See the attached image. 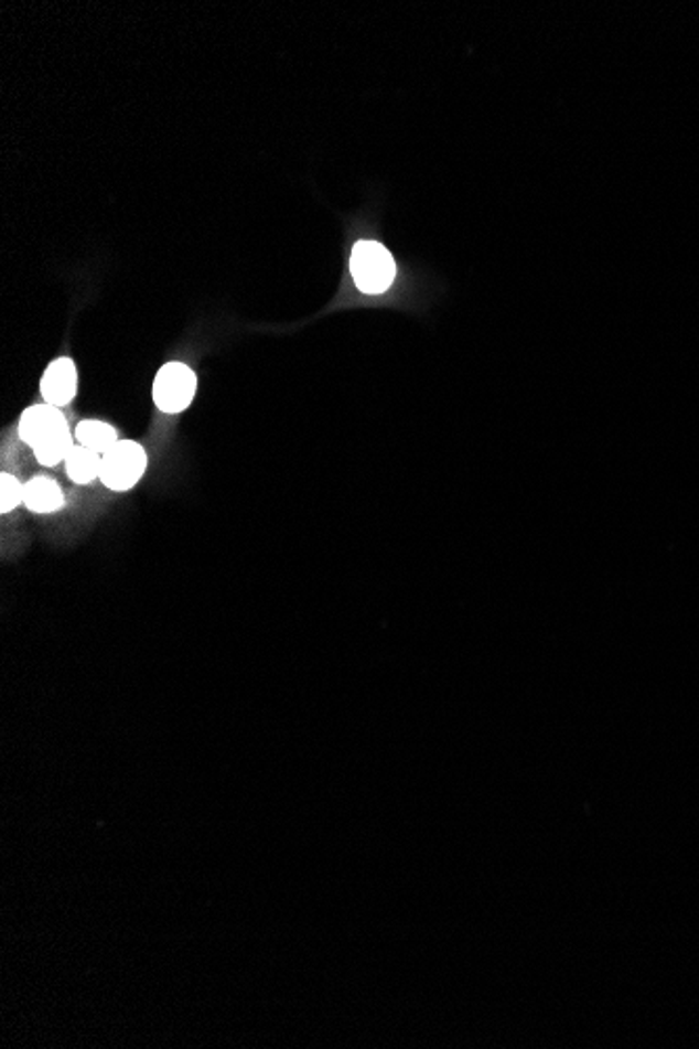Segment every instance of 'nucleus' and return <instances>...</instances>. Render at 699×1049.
<instances>
[{
    "instance_id": "7",
    "label": "nucleus",
    "mask_w": 699,
    "mask_h": 1049,
    "mask_svg": "<svg viewBox=\"0 0 699 1049\" xmlns=\"http://www.w3.org/2000/svg\"><path fill=\"white\" fill-rule=\"evenodd\" d=\"M101 468H104V454L80 447V445H76L72 449V453L67 454V459H65L67 478L74 484H80V486L90 484L95 480H101Z\"/></svg>"
},
{
    "instance_id": "2",
    "label": "nucleus",
    "mask_w": 699,
    "mask_h": 1049,
    "mask_svg": "<svg viewBox=\"0 0 699 1049\" xmlns=\"http://www.w3.org/2000/svg\"><path fill=\"white\" fill-rule=\"evenodd\" d=\"M197 394V375L185 363L172 361L153 379V403L168 415L186 411Z\"/></svg>"
},
{
    "instance_id": "9",
    "label": "nucleus",
    "mask_w": 699,
    "mask_h": 1049,
    "mask_svg": "<svg viewBox=\"0 0 699 1049\" xmlns=\"http://www.w3.org/2000/svg\"><path fill=\"white\" fill-rule=\"evenodd\" d=\"M76 445H78L76 436H72L69 430H65V432L55 433V436L46 438L41 445H36L32 449V453L44 468H55L60 463H65L67 454L72 453V449Z\"/></svg>"
},
{
    "instance_id": "6",
    "label": "nucleus",
    "mask_w": 699,
    "mask_h": 1049,
    "mask_svg": "<svg viewBox=\"0 0 699 1049\" xmlns=\"http://www.w3.org/2000/svg\"><path fill=\"white\" fill-rule=\"evenodd\" d=\"M23 505L34 514H55L65 505V494L55 480L36 475L23 484Z\"/></svg>"
},
{
    "instance_id": "4",
    "label": "nucleus",
    "mask_w": 699,
    "mask_h": 1049,
    "mask_svg": "<svg viewBox=\"0 0 699 1049\" xmlns=\"http://www.w3.org/2000/svg\"><path fill=\"white\" fill-rule=\"evenodd\" d=\"M65 430H69V428H67V419H65L62 409L53 407L49 403L28 407L25 411L21 413L20 426H18L21 440L30 449H34L46 438L65 432Z\"/></svg>"
},
{
    "instance_id": "5",
    "label": "nucleus",
    "mask_w": 699,
    "mask_h": 1049,
    "mask_svg": "<svg viewBox=\"0 0 699 1049\" xmlns=\"http://www.w3.org/2000/svg\"><path fill=\"white\" fill-rule=\"evenodd\" d=\"M78 392V370L69 356L55 358L41 377V394L44 403L53 407H67Z\"/></svg>"
},
{
    "instance_id": "1",
    "label": "nucleus",
    "mask_w": 699,
    "mask_h": 1049,
    "mask_svg": "<svg viewBox=\"0 0 699 1049\" xmlns=\"http://www.w3.org/2000/svg\"><path fill=\"white\" fill-rule=\"evenodd\" d=\"M350 275L361 293L384 296L394 286L398 267L388 247L373 239H361L350 254Z\"/></svg>"
},
{
    "instance_id": "8",
    "label": "nucleus",
    "mask_w": 699,
    "mask_h": 1049,
    "mask_svg": "<svg viewBox=\"0 0 699 1049\" xmlns=\"http://www.w3.org/2000/svg\"><path fill=\"white\" fill-rule=\"evenodd\" d=\"M74 436H76V442L80 447L93 449V451L101 454L111 451L120 442L118 430L111 424L99 421V419H84L76 426Z\"/></svg>"
},
{
    "instance_id": "3",
    "label": "nucleus",
    "mask_w": 699,
    "mask_h": 1049,
    "mask_svg": "<svg viewBox=\"0 0 699 1049\" xmlns=\"http://www.w3.org/2000/svg\"><path fill=\"white\" fill-rule=\"evenodd\" d=\"M149 465L147 451L135 440H120L104 454L101 482L114 493H128L139 484Z\"/></svg>"
},
{
    "instance_id": "10",
    "label": "nucleus",
    "mask_w": 699,
    "mask_h": 1049,
    "mask_svg": "<svg viewBox=\"0 0 699 1049\" xmlns=\"http://www.w3.org/2000/svg\"><path fill=\"white\" fill-rule=\"evenodd\" d=\"M23 503V484L15 475L2 473L0 475V512L9 514L18 510Z\"/></svg>"
}]
</instances>
